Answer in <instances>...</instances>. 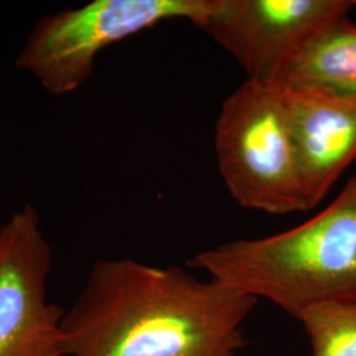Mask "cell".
Segmentation results:
<instances>
[{
  "mask_svg": "<svg viewBox=\"0 0 356 356\" xmlns=\"http://www.w3.org/2000/svg\"><path fill=\"white\" fill-rule=\"evenodd\" d=\"M186 267L204 269L210 279L264 298L296 319L313 306L356 304V173L304 223L204 250Z\"/></svg>",
  "mask_w": 356,
  "mask_h": 356,
  "instance_id": "2",
  "label": "cell"
},
{
  "mask_svg": "<svg viewBox=\"0 0 356 356\" xmlns=\"http://www.w3.org/2000/svg\"><path fill=\"white\" fill-rule=\"evenodd\" d=\"M257 302L176 266L101 259L65 310L63 356H238Z\"/></svg>",
  "mask_w": 356,
  "mask_h": 356,
  "instance_id": "1",
  "label": "cell"
},
{
  "mask_svg": "<svg viewBox=\"0 0 356 356\" xmlns=\"http://www.w3.org/2000/svg\"><path fill=\"white\" fill-rule=\"evenodd\" d=\"M51 247L26 204L0 227V356H63L65 310L48 300Z\"/></svg>",
  "mask_w": 356,
  "mask_h": 356,
  "instance_id": "6",
  "label": "cell"
},
{
  "mask_svg": "<svg viewBox=\"0 0 356 356\" xmlns=\"http://www.w3.org/2000/svg\"><path fill=\"white\" fill-rule=\"evenodd\" d=\"M312 209L356 160V97L282 89Z\"/></svg>",
  "mask_w": 356,
  "mask_h": 356,
  "instance_id": "7",
  "label": "cell"
},
{
  "mask_svg": "<svg viewBox=\"0 0 356 356\" xmlns=\"http://www.w3.org/2000/svg\"><path fill=\"white\" fill-rule=\"evenodd\" d=\"M355 6L354 0H216L194 26L229 51L247 79L275 82L313 38Z\"/></svg>",
  "mask_w": 356,
  "mask_h": 356,
  "instance_id": "5",
  "label": "cell"
},
{
  "mask_svg": "<svg viewBox=\"0 0 356 356\" xmlns=\"http://www.w3.org/2000/svg\"><path fill=\"white\" fill-rule=\"evenodd\" d=\"M216 0H94L44 16L28 35L15 66L53 97L79 89L97 56L122 40L172 19L197 23Z\"/></svg>",
  "mask_w": 356,
  "mask_h": 356,
  "instance_id": "4",
  "label": "cell"
},
{
  "mask_svg": "<svg viewBox=\"0 0 356 356\" xmlns=\"http://www.w3.org/2000/svg\"><path fill=\"white\" fill-rule=\"evenodd\" d=\"M214 145L220 177L244 209L270 216L312 210L279 85L245 79L232 91L218 115Z\"/></svg>",
  "mask_w": 356,
  "mask_h": 356,
  "instance_id": "3",
  "label": "cell"
},
{
  "mask_svg": "<svg viewBox=\"0 0 356 356\" xmlns=\"http://www.w3.org/2000/svg\"><path fill=\"white\" fill-rule=\"evenodd\" d=\"M301 322L312 356H356V304H323L305 310Z\"/></svg>",
  "mask_w": 356,
  "mask_h": 356,
  "instance_id": "9",
  "label": "cell"
},
{
  "mask_svg": "<svg viewBox=\"0 0 356 356\" xmlns=\"http://www.w3.org/2000/svg\"><path fill=\"white\" fill-rule=\"evenodd\" d=\"M281 89L356 97V24L348 16L313 38L273 82Z\"/></svg>",
  "mask_w": 356,
  "mask_h": 356,
  "instance_id": "8",
  "label": "cell"
}]
</instances>
